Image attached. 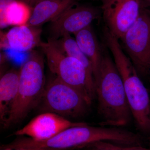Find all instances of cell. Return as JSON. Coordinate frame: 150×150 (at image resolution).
Wrapping results in <instances>:
<instances>
[{
    "label": "cell",
    "mask_w": 150,
    "mask_h": 150,
    "mask_svg": "<svg viewBox=\"0 0 150 150\" xmlns=\"http://www.w3.org/2000/svg\"><path fill=\"white\" fill-rule=\"evenodd\" d=\"M40 102L45 112L65 118L81 117L87 112L91 105L79 91L56 76L46 86Z\"/></svg>",
    "instance_id": "6"
},
{
    "label": "cell",
    "mask_w": 150,
    "mask_h": 150,
    "mask_svg": "<svg viewBox=\"0 0 150 150\" xmlns=\"http://www.w3.org/2000/svg\"><path fill=\"white\" fill-rule=\"evenodd\" d=\"M100 131L96 126H74L65 129L48 139L37 141L29 137L17 139L2 146L3 149L40 148L57 150L79 149L87 145L99 141Z\"/></svg>",
    "instance_id": "5"
},
{
    "label": "cell",
    "mask_w": 150,
    "mask_h": 150,
    "mask_svg": "<svg viewBox=\"0 0 150 150\" xmlns=\"http://www.w3.org/2000/svg\"><path fill=\"white\" fill-rule=\"evenodd\" d=\"M124 147L110 142L98 141L89 144L78 150H124Z\"/></svg>",
    "instance_id": "17"
},
{
    "label": "cell",
    "mask_w": 150,
    "mask_h": 150,
    "mask_svg": "<svg viewBox=\"0 0 150 150\" xmlns=\"http://www.w3.org/2000/svg\"><path fill=\"white\" fill-rule=\"evenodd\" d=\"M78 0H42L32 8L27 25L40 27L52 21L68 9L77 5Z\"/></svg>",
    "instance_id": "12"
},
{
    "label": "cell",
    "mask_w": 150,
    "mask_h": 150,
    "mask_svg": "<svg viewBox=\"0 0 150 150\" xmlns=\"http://www.w3.org/2000/svg\"><path fill=\"white\" fill-rule=\"evenodd\" d=\"M32 8L18 0H0V28L23 25L29 21Z\"/></svg>",
    "instance_id": "15"
},
{
    "label": "cell",
    "mask_w": 150,
    "mask_h": 150,
    "mask_svg": "<svg viewBox=\"0 0 150 150\" xmlns=\"http://www.w3.org/2000/svg\"><path fill=\"white\" fill-rule=\"evenodd\" d=\"M142 6L145 8L150 10V0H141Z\"/></svg>",
    "instance_id": "21"
},
{
    "label": "cell",
    "mask_w": 150,
    "mask_h": 150,
    "mask_svg": "<svg viewBox=\"0 0 150 150\" xmlns=\"http://www.w3.org/2000/svg\"><path fill=\"white\" fill-rule=\"evenodd\" d=\"M39 47L46 56L50 71L65 83L75 89L91 104L96 96L95 83L80 62L68 56L53 40L41 42Z\"/></svg>",
    "instance_id": "4"
},
{
    "label": "cell",
    "mask_w": 150,
    "mask_h": 150,
    "mask_svg": "<svg viewBox=\"0 0 150 150\" xmlns=\"http://www.w3.org/2000/svg\"><path fill=\"white\" fill-rule=\"evenodd\" d=\"M51 40V39H50ZM68 56L77 59L82 64L90 77L94 81L91 62L78 46L75 38L67 34L57 40H52Z\"/></svg>",
    "instance_id": "16"
},
{
    "label": "cell",
    "mask_w": 150,
    "mask_h": 150,
    "mask_svg": "<svg viewBox=\"0 0 150 150\" xmlns=\"http://www.w3.org/2000/svg\"><path fill=\"white\" fill-rule=\"evenodd\" d=\"M26 4L30 7L33 8L38 2L42 0H18Z\"/></svg>",
    "instance_id": "18"
},
{
    "label": "cell",
    "mask_w": 150,
    "mask_h": 150,
    "mask_svg": "<svg viewBox=\"0 0 150 150\" xmlns=\"http://www.w3.org/2000/svg\"><path fill=\"white\" fill-rule=\"evenodd\" d=\"M45 81L43 54L32 51L20 69L17 95L4 128H8L24 119L41 101Z\"/></svg>",
    "instance_id": "3"
},
{
    "label": "cell",
    "mask_w": 150,
    "mask_h": 150,
    "mask_svg": "<svg viewBox=\"0 0 150 150\" xmlns=\"http://www.w3.org/2000/svg\"><path fill=\"white\" fill-rule=\"evenodd\" d=\"M106 27L118 39L137 21L142 7L141 0H101Z\"/></svg>",
    "instance_id": "8"
},
{
    "label": "cell",
    "mask_w": 150,
    "mask_h": 150,
    "mask_svg": "<svg viewBox=\"0 0 150 150\" xmlns=\"http://www.w3.org/2000/svg\"><path fill=\"white\" fill-rule=\"evenodd\" d=\"M41 32L40 27L27 24L14 26L6 33L1 31V48L20 52L32 51L42 42Z\"/></svg>",
    "instance_id": "11"
},
{
    "label": "cell",
    "mask_w": 150,
    "mask_h": 150,
    "mask_svg": "<svg viewBox=\"0 0 150 150\" xmlns=\"http://www.w3.org/2000/svg\"><path fill=\"white\" fill-rule=\"evenodd\" d=\"M121 40L139 74L144 76L149 74L150 71V10L142 6L137 21Z\"/></svg>",
    "instance_id": "7"
},
{
    "label": "cell",
    "mask_w": 150,
    "mask_h": 150,
    "mask_svg": "<svg viewBox=\"0 0 150 150\" xmlns=\"http://www.w3.org/2000/svg\"><path fill=\"white\" fill-rule=\"evenodd\" d=\"M149 142H150V137H149Z\"/></svg>",
    "instance_id": "23"
},
{
    "label": "cell",
    "mask_w": 150,
    "mask_h": 150,
    "mask_svg": "<svg viewBox=\"0 0 150 150\" xmlns=\"http://www.w3.org/2000/svg\"><path fill=\"white\" fill-rule=\"evenodd\" d=\"M100 15L99 10L92 6L72 7L51 22L48 39L57 40L67 34H74L91 25Z\"/></svg>",
    "instance_id": "9"
},
{
    "label": "cell",
    "mask_w": 150,
    "mask_h": 150,
    "mask_svg": "<svg viewBox=\"0 0 150 150\" xmlns=\"http://www.w3.org/2000/svg\"><path fill=\"white\" fill-rule=\"evenodd\" d=\"M87 124L83 122H72L54 112H45L33 118L14 135L42 141L50 139L68 128Z\"/></svg>",
    "instance_id": "10"
},
{
    "label": "cell",
    "mask_w": 150,
    "mask_h": 150,
    "mask_svg": "<svg viewBox=\"0 0 150 150\" xmlns=\"http://www.w3.org/2000/svg\"><path fill=\"white\" fill-rule=\"evenodd\" d=\"M149 117L150 120V107H149Z\"/></svg>",
    "instance_id": "22"
},
{
    "label": "cell",
    "mask_w": 150,
    "mask_h": 150,
    "mask_svg": "<svg viewBox=\"0 0 150 150\" xmlns=\"http://www.w3.org/2000/svg\"><path fill=\"white\" fill-rule=\"evenodd\" d=\"M19 70L12 69L0 79V120L3 126L8 118L18 91Z\"/></svg>",
    "instance_id": "13"
},
{
    "label": "cell",
    "mask_w": 150,
    "mask_h": 150,
    "mask_svg": "<svg viewBox=\"0 0 150 150\" xmlns=\"http://www.w3.org/2000/svg\"><path fill=\"white\" fill-rule=\"evenodd\" d=\"M78 1H79V0H78Z\"/></svg>",
    "instance_id": "24"
},
{
    "label": "cell",
    "mask_w": 150,
    "mask_h": 150,
    "mask_svg": "<svg viewBox=\"0 0 150 150\" xmlns=\"http://www.w3.org/2000/svg\"><path fill=\"white\" fill-rule=\"evenodd\" d=\"M105 42L112 53L121 75L129 107L137 126L142 131L150 132V99L147 90L133 62L123 51L118 38L110 34L105 38Z\"/></svg>",
    "instance_id": "2"
},
{
    "label": "cell",
    "mask_w": 150,
    "mask_h": 150,
    "mask_svg": "<svg viewBox=\"0 0 150 150\" xmlns=\"http://www.w3.org/2000/svg\"><path fill=\"white\" fill-rule=\"evenodd\" d=\"M95 85L98 112L102 120L100 125L114 127L127 125L131 121L132 113L121 75L107 48H103L102 61Z\"/></svg>",
    "instance_id": "1"
},
{
    "label": "cell",
    "mask_w": 150,
    "mask_h": 150,
    "mask_svg": "<svg viewBox=\"0 0 150 150\" xmlns=\"http://www.w3.org/2000/svg\"><path fill=\"white\" fill-rule=\"evenodd\" d=\"M1 150H57L51 149H40V148H25V149H1Z\"/></svg>",
    "instance_id": "20"
},
{
    "label": "cell",
    "mask_w": 150,
    "mask_h": 150,
    "mask_svg": "<svg viewBox=\"0 0 150 150\" xmlns=\"http://www.w3.org/2000/svg\"><path fill=\"white\" fill-rule=\"evenodd\" d=\"M74 35L81 51L91 62L95 83L99 74L103 48L100 45L91 25Z\"/></svg>",
    "instance_id": "14"
},
{
    "label": "cell",
    "mask_w": 150,
    "mask_h": 150,
    "mask_svg": "<svg viewBox=\"0 0 150 150\" xmlns=\"http://www.w3.org/2000/svg\"><path fill=\"white\" fill-rule=\"evenodd\" d=\"M124 150H150V149L143 147L142 146L124 147Z\"/></svg>",
    "instance_id": "19"
}]
</instances>
